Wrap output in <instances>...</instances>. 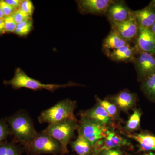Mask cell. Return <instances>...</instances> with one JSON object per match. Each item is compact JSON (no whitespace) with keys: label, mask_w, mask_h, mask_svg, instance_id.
Masks as SVG:
<instances>
[{"label":"cell","mask_w":155,"mask_h":155,"mask_svg":"<svg viewBox=\"0 0 155 155\" xmlns=\"http://www.w3.org/2000/svg\"><path fill=\"white\" fill-rule=\"evenodd\" d=\"M4 119L8 125L16 143L23 147L30 143L37 134L32 119L25 111H18Z\"/></svg>","instance_id":"cell-1"},{"label":"cell","mask_w":155,"mask_h":155,"mask_svg":"<svg viewBox=\"0 0 155 155\" xmlns=\"http://www.w3.org/2000/svg\"><path fill=\"white\" fill-rule=\"evenodd\" d=\"M4 84L6 85H11L15 89L25 88L34 91L46 90L51 92L58 89L80 85L78 84L72 82L63 84H43L39 81L29 77L23 70L19 68L16 69L13 78L9 81H5Z\"/></svg>","instance_id":"cell-2"},{"label":"cell","mask_w":155,"mask_h":155,"mask_svg":"<svg viewBox=\"0 0 155 155\" xmlns=\"http://www.w3.org/2000/svg\"><path fill=\"white\" fill-rule=\"evenodd\" d=\"M77 104L75 101L66 99L58 102L54 105L44 110L38 116L41 124L57 123L67 119L77 120L74 114Z\"/></svg>","instance_id":"cell-3"},{"label":"cell","mask_w":155,"mask_h":155,"mask_svg":"<svg viewBox=\"0 0 155 155\" xmlns=\"http://www.w3.org/2000/svg\"><path fill=\"white\" fill-rule=\"evenodd\" d=\"M78 127L77 120L67 119L60 122L49 124L42 132L58 140L62 147L61 155L69 153L68 145L74 137L75 130Z\"/></svg>","instance_id":"cell-4"},{"label":"cell","mask_w":155,"mask_h":155,"mask_svg":"<svg viewBox=\"0 0 155 155\" xmlns=\"http://www.w3.org/2000/svg\"><path fill=\"white\" fill-rule=\"evenodd\" d=\"M24 147L27 153L37 155H61L62 154V147L60 143L42 131L38 132L33 140Z\"/></svg>","instance_id":"cell-5"},{"label":"cell","mask_w":155,"mask_h":155,"mask_svg":"<svg viewBox=\"0 0 155 155\" xmlns=\"http://www.w3.org/2000/svg\"><path fill=\"white\" fill-rule=\"evenodd\" d=\"M78 132L82 134L93 147L105 137L110 127L86 117H81L78 122Z\"/></svg>","instance_id":"cell-6"},{"label":"cell","mask_w":155,"mask_h":155,"mask_svg":"<svg viewBox=\"0 0 155 155\" xmlns=\"http://www.w3.org/2000/svg\"><path fill=\"white\" fill-rule=\"evenodd\" d=\"M123 147H131V143L119 134L110 129L105 137L98 142L93 147L94 155H97L101 151L120 149Z\"/></svg>","instance_id":"cell-7"},{"label":"cell","mask_w":155,"mask_h":155,"mask_svg":"<svg viewBox=\"0 0 155 155\" xmlns=\"http://www.w3.org/2000/svg\"><path fill=\"white\" fill-rule=\"evenodd\" d=\"M139 80L142 81L155 73V56L153 54L140 52L133 62Z\"/></svg>","instance_id":"cell-8"},{"label":"cell","mask_w":155,"mask_h":155,"mask_svg":"<svg viewBox=\"0 0 155 155\" xmlns=\"http://www.w3.org/2000/svg\"><path fill=\"white\" fill-rule=\"evenodd\" d=\"M114 2L112 0H79L76 3L81 14L101 16L106 15L108 8Z\"/></svg>","instance_id":"cell-9"},{"label":"cell","mask_w":155,"mask_h":155,"mask_svg":"<svg viewBox=\"0 0 155 155\" xmlns=\"http://www.w3.org/2000/svg\"><path fill=\"white\" fill-rule=\"evenodd\" d=\"M110 23L111 29L116 31L128 43L136 39L139 26L133 15L129 19L123 22Z\"/></svg>","instance_id":"cell-10"},{"label":"cell","mask_w":155,"mask_h":155,"mask_svg":"<svg viewBox=\"0 0 155 155\" xmlns=\"http://www.w3.org/2000/svg\"><path fill=\"white\" fill-rule=\"evenodd\" d=\"M81 117H84L94 120L107 127L117 128L116 122L112 119L107 111L99 104L97 103L93 107L79 112Z\"/></svg>","instance_id":"cell-11"},{"label":"cell","mask_w":155,"mask_h":155,"mask_svg":"<svg viewBox=\"0 0 155 155\" xmlns=\"http://www.w3.org/2000/svg\"><path fill=\"white\" fill-rule=\"evenodd\" d=\"M106 16L110 22H119L125 21L133 15L124 1H115L109 7Z\"/></svg>","instance_id":"cell-12"},{"label":"cell","mask_w":155,"mask_h":155,"mask_svg":"<svg viewBox=\"0 0 155 155\" xmlns=\"http://www.w3.org/2000/svg\"><path fill=\"white\" fill-rule=\"evenodd\" d=\"M135 47L137 51L154 55L155 35L150 28L139 26Z\"/></svg>","instance_id":"cell-13"},{"label":"cell","mask_w":155,"mask_h":155,"mask_svg":"<svg viewBox=\"0 0 155 155\" xmlns=\"http://www.w3.org/2000/svg\"><path fill=\"white\" fill-rule=\"evenodd\" d=\"M119 110L127 113L134 108L137 102V95L127 90L122 91L111 98Z\"/></svg>","instance_id":"cell-14"},{"label":"cell","mask_w":155,"mask_h":155,"mask_svg":"<svg viewBox=\"0 0 155 155\" xmlns=\"http://www.w3.org/2000/svg\"><path fill=\"white\" fill-rule=\"evenodd\" d=\"M137 51L135 46H131L128 44L106 53L108 58L115 62H133Z\"/></svg>","instance_id":"cell-15"},{"label":"cell","mask_w":155,"mask_h":155,"mask_svg":"<svg viewBox=\"0 0 155 155\" xmlns=\"http://www.w3.org/2000/svg\"><path fill=\"white\" fill-rule=\"evenodd\" d=\"M127 136L138 143L139 150L143 153L155 151V135L147 131L127 134Z\"/></svg>","instance_id":"cell-16"},{"label":"cell","mask_w":155,"mask_h":155,"mask_svg":"<svg viewBox=\"0 0 155 155\" xmlns=\"http://www.w3.org/2000/svg\"><path fill=\"white\" fill-rule=\"evenodd\" d=\"M134 17L139 26L150 28L155 22V9L149 5L137 11H132Z\"/></svg>","instance_id":"cell-17"},{"label":"cell","mask_w":155,"mask_h":155,"mask_svg":"<svg viewBox=\"0 0 155 155\" xmlns=\"http://www.w3.org/2000/svg\"><path fill=\"white\" fill-rule=\"evenodd\" d=\"M70 146L76 155H94L93 148L89 142L78 132L75 140L71 141Z\"/></svg>","instance_id":"cell-18"},{"label":"cell","mask_w":155,"mask_h":155,"mask_svg":"<svg viewBox=\"0 0 155 155\" xmlns=\"http://www.w3.org/2000/svg\"><path fill=\"white\" fill-rule=\"evenodd\" d=\"M128 43L125 41L116 31L111 29L110 33L103 41L102 47L106 52L117 49L128 44Z\"/></svg>","instance_id":"cell-19"},{"label":"cell","mask_w":155,"mask_h":155,"mask_svg":"<svg viewBox=\"0 0 155 155\" xmlns=\"http://www.w3.org/2000/svg\"><path fill=\"white\" fill-rule=\"evenodd\" d=\"M142 114L141 111L140 109H134L133 113L129 117L124 127L123 130L125 133H134L140 129Z\"/></svg>","instance_id":"cell-20"},{"label":"cell","mask_w":155,"mask_h":155,"mask_svg":"<svg viewBox=\"0 0 155 155\" xmlns=\"http://www.w3.org/2000/svg\"><path fill=\"white\" fill-rule=\"evenodd\" d=\"M24 152V147L16 143L5 141L0 143V155H22Z\"/></svg>","instance_id":"cell-21"},{"label":"cell","mask_w":155,"mask_h":155,"mask_svg":"<svg viewBox=\"0 0 155 155\" xmlns=\"http://www.w3.org/2000/svg\"><path fill=\"white\" fill-rule=\"evenodd\" d=\"M141 89L148 99L155 102V73L142 81Z\"/></svg>","instance_id":"cell-22"},{"label":"cell","mask_w":155,"mask_h":155,"mask_svg":"<svg viewBox=\"0 0 155 155\" xmlns=\"http://www.w3.org/2000/svg\"><path fill=\"white\" fill-rule=\"evenodd\" d=\"M95 98L97 103L99 104L101 106L105 109L108 114L115 122L116 121L119 120V110L114 103L108 100L101 99L97 96H95Z\"/></svg>","instance_id":"cell-23"},{"label":"cell","mask_w":155,"mask_h":155,"mask_svg":"<svg viewBox=\"0 0 155 155\" xmlns=\"http://www.w3.org/2000/svg\"><path fill=\"white\" fill-rule=\"evenodd\" d=\"M33 28L32 19L17 24L14 33L19 36H25L30 33Z\"/></svg>","instance_id":"cell-24"},{"label":"cell","mask_w":155,"mask_h":155,"mask_svg":"<svg viewBox=\"0 0 155 155\" xmlns=\"http://www.w3.org/2000/svg\"><path fill=\"white\" fill-rule=\"evenodd\" d=\"M10 135L11 132L8 123L5 119H0V143L5 141Z\"/></svg>","instance_id":"cell-25"},{"label":"cell","mask_w":155,"mask_h":155,"mask_svg":"<svg viewBox=\"0 0 155 155\" xmlns=\"http://www.w3.org/2000/svg\"><path fill=\"white\" fill-rule=\"evenodd\" d=\"M19 9L27 14L28 17L32 18V15L35 10V7L33 3L30 0L22 1Z\"/></svg>","instance_id":"cell-26"},{"label":"cell","mask_w":155,"mask_h":155,"mask_svg":"<svg viewBox=\"0 0 155 155\" xmlns=\"http://www.w3.org/2000/svg\"><path fill=\"white\" fill-rule=\"evenodd\" d=\"M5 21V32L13 33L15 32L17 27V24L14 21L12 15L5 17L4 18Z\"/></svg>","instance_id":"cell-27"},{"label":"cell","mask_w":155,"mask_h":155,"mask_svg":"<svg viewBox=\"0 0 155 155\" xmlns=\"http://www.w3.org/2000/svg\"><path fill=\"white\" fill-rule=\"evenodd\" d=\"M11 15L17 24L27 20L32 19V18L28 17L27 14H25L19 9L16 10Z\"/></svg>","instance_id":"cell-28"},{"label":"cell","mask_w":155,"mask_h":155,"mask_svg":"<svg viewBox=\"0 0 155 155\" xmlns=\"http://www.w3.org/2000/svg\"><path fill=\"white\" fill-rule=\"evenodd\" d=\"M0 7L2 10L5 17L11 16L16 11V9L13 7L8 5L4 0L0 1Z\"/></svg>","instance_id":"cell-29"},{"label":"cell","mask_w":155,"mask_h":155,"mask_svg":"<svg viewBox=\"0 0 155 155\" xmlns=\"http://www.w3.org/2000/svg\"><path fill=\"white\" fill-rule=\"evenodd\" d=\"M97 155H125L120 149H115L101 151Z\"/></svg>","instance_id":"cell-30"},{"label":"cell","mask_w":155,"mask_h":155,"mask_svg":"<svg viewBox=\"0 0 155 155\" xmlns=\"http://www.w3.org/2000/svg\"><path fill=\"white\" fill-rule=\"evenodd\" d=\"M6 3L13 7L16 10L19 9L22 1V0H5Z\"/></svg>","instance_id":"cell-31"},{"label":"cell","mask_w":155,"mask_h":155,"mask_svg":"<svg viewBox=\"0 0 155 155\" xmlns=\"http://www.w3.org/2000/svg\"><path fill=\"white\" fill-rule=\"evenodd\" d=\"M4 18H0V35H2L6 33Z\"/></svg>","instance_id":"cell-32"},{"label":"cell","mask_w":155,"mask_h":155,"mask_svg":"<svg viewBox=\"0 0 155 155\" xmlns=\"http://www.w3.org/2000/svg\"><path fill=\"white\" fill-rule=\"evenodd\" d=\"M141 155H155V152H149L143 153Z\"/></svg>","instance_id":"cell-33"},{"label":"cell","mask_w":155,"mask_h":155,"mask_svg":"<svg viewBox=\"0 0 155 155\" xmlns=\"http://www.w3.org/2000/svg\"><path fill=\"white\" fill-rule=\"evenodd\" d=\"M149 6L154 8L155 9V0H153V1H152L151 2H150Z\"/></svg>","instance_id":"cell-34"},{"label":"cell","mask_w":155,"mask_h":155,"mask_svg":"<svg viewBox=\"0 0 155 155\" xmlns=\"http://www.w3.org/2000/svg\"><path fill=\"white\" fill-rule=\"evenodd\" d=\"M150 30L152 32H153H153H154L155 31V22L154 23L153 25H152V26H151V27H150Z\"/></svg>","instance_id":"cell-35"},{"label":"cell","mask_w":155,"mask_h":155,"mask_svg":"<svg viewBox=\"0 0 155 155\" xmlns=\"http://www.w3.org/2000/svg\"><path fill=\"white\" fill-rule=\"evenodd\" d=\"M4 17H5V15H4V13L0 7V18H3Z\"/></svg>","instance_id":"cell-36"},{"label":"cell","mask_w":155,"mask_h":155,"mask_svg":"<svg viewBox=\"0 0 155 155\" xmlns=\"http://www.w3.org/2000/svg\"><path fill=\"white\" fill-rule=\"evenodd\" d=\"M27 155H37L34 154H32V153H27Z\"/></svg>","instance_id":"cell-37"},{"label":"cell","mask_w":155,"mask_h":155,"mask_svg":"<svg viewBox=\"0 0 155 155\" xmlns=\"http://www.w3.org/2000/svg\"><path fill=\"white\" fill-rule=\"evenodd\" d=\"M125 155H129L127 154H125Z\"/></svg>","instance_id":"cell-38"},{"label":"cell","mask_w":155,"mask_h":155,"mask_svg":"<svg viewBox=\"0 0 155 155\" xmlns=\"http://www.w3.org/2000/svg\"><path fill=\"white\" fill-rule=\"evenodd\" d=\"M154 34V35H155V31L154 32H153V33Z\"/></svg>","instance_id":"cell-39"},{"label":"cell","mask_w":155,"mask_h":155,"mask_svg":"<svg viewBox=\"0 0 155 155\" xmlns=\"http://www.w3.org/2000/svg\"><path fill=\"white\" fill-rule=\"evenodd\" d=\"M154 55H155V52Z\"/></svg>","instance_id":"cell-40"},{"label":"cell","mask_w":155,"mask_h":155,"mask_svg":"<svg viewBox=\"0 0 155 155\" xmlns=\"http://www.w3.org/2000/svg\"></svg>","instance_id":"cell-41"}]
</instances>
